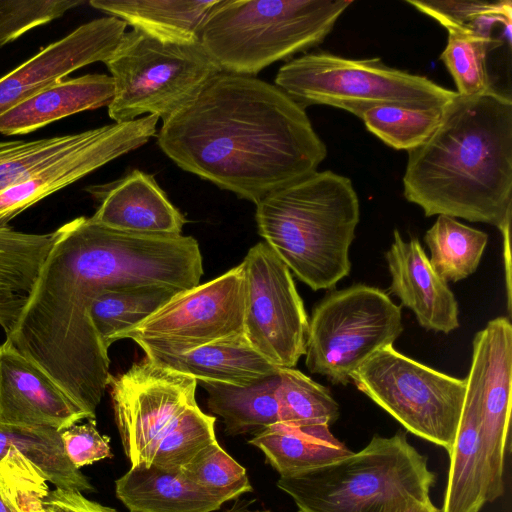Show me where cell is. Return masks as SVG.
I'll use <instances>...</instances> for the list:
<instances>
[{"mask_svg": "<svg viewBox=\"0 0 512 512\" xmlns=\"http://www.w3.org/2000/svg\"><path fill=\"white\" fill-rule=\"evenodd\" d=\"M183 290L165 285H140L104 291L90 307V321L103 347L120 339Z\"/></svg>", "mask_w": 512, "mask_h": 512, "instance_id": "cell-28", "label": "cell"}, {"mask_svg": "<svg viewBox=\"0 0 512 512\" xmlns=\"http://www.w3.org/2000/svg\"><path fill=\"white\" fill-rule=\"evenodd\" d=\"M97 128L33 141L0 142V193L24 182L48 162L91 140Z\"/></svg>", "mask_w": 512, "mask_h": 512, "instance_id": "cell-31", "label": "cell"}, {"mask_svg": "<svg viewBox=\"0 0 512 512\" xmlns=\"http://www.w3.org/2000/svg\"><path fill=\"white\" fill-rule=\"evenodd\" d=\"M436 477L427 457L407 440V433L374 435L361 451L294 476L277 487L299 512H383L405 497L427 499Z\"/></svg>", "mask_w": 512, "mask_h": 512, "instance_id": "cell-6", "label": "cell"}, {"mask_svg": "<svg viewBox=\"0 0 512 512\" xmlns=\"http://www.w3.org/2000/svg\"><path fill=\"white\" fill-rule=\"evenodd\" d=\"M159 119L156 115H147L98 127L91 140L48 162L24 182L0 193V226L8 225L45 197L146 144L157 135Z\"/></svg>", "mask_w": 512, "mask_h": 512, "instance_id": "cell-15", "label": "cell"}, {"mask_svg": "<svg viewBox=\"0 0 512 512\" xmlns=\"http://www.w3.org/2000/svg\"><path fill=\"white\" fill-rule=\"evenodd\" d=\"M117 498L130 512H212L224 503L179 471L151 464L131 467L115 481Z\"/></svg>", "mask_w": 512, "mask_h": 512, "instance_id": "cell-22", "label": "cell"}, {"mask_svg": "<svg viewBox=\"0 0 512 512\" xmlns=\"http://www.w3.org/2000/svg\"><path fill=\"white\" fill-rule=\"evenodd\" d=\"M429 262L445 281H459L474 273L488 242V235L456 218L438 215L424 236Z\"/></svg>", "mask_w": 512, "mask_h": 512, "instance_id": "cell-29", "label": "cell"}, {"mask_svg": "<svg viewBox=\"0 0 512 512\" xmlns=\"http://www.w3.org/2000/svg\"><path fill=\"white\" fill-rule=\"evenodd\" d=\"M282 477L294 476L343 459L353 452L327 425H271L248 441Z\"/></svg>", "mask_w": 512, "mask_h": 512, "instance_id": "cell-25", "label": "cell"}, {"mask_svg": "<svg viewBox=\"0 0 512 512\" xmlns=\"http://www.w3.org/2000/svg\"><path fill=\"white\" fill-rule=\"evenodd\" d=\"M85 413L9 341L0 344V423L61 431Z\"/></svg>", "mask_w": 512, "mask_h": 512, "instance_id": "cell-17", "label": "cell"}, {"mask_svg": "<svg viewBox=\"0 0 512 512\" xmlns=\"http://www.w3.org/2000/svg\"><path fill=\"white\" fill-rule=\"evenodd\" d=\"M351 0H219L199 44L221 71L256 76L322 43Z\"/></svg>", "mask_w": 512, "mask_h": 512, "instance_id": "cell-5", "label": "cell"}, {"mask_svg": "<svg viewBox=\"0 0 512 512\" xmlns=\"http://www.w3.org/2000/svg\"><path fill=\"white\" fill-rule=\"evenodd\" d=\"M444 107L378 106L366 110L360 119L367 130L386 145L409 151L422 145L433 134L441 122Z\"/></svg>", "mask_w": 512, "mask_h": 512, "instance_id": "cell-33", "label": "cell"}, {"mask_svg": "<svg viewBox=\"0 0 512 512\" xmlns=\"http://www.w3.org/2000/svg\"><path fill=\"white\" fill-rule=\"evenodd\" d=\"M0 512H12L0 497Z\"/></svg>", "mask_w": 512, "mask_h": 512, "instance_id": "cell-42", "label": "cell"}, {"mask_svg": "<svg viewBox=\"0 0 512 512\" xmlns=\"http://www.w3.org/2000/svg\"><path fill=\"white\" fill-rule=\"evenodd\" d=\"M156 136L182 170L255 205L327 155L303 106L276 85L223 71Z\"/></svg>", "mask_w": 512, "mask_h": 512, "instance_id": "cell-2", "label": "cell"}, {"mask_svg": "<svg viewBox=\"0 0 512 512\" xmlns=\"http://www.w3.org/2000/svg\"><path fill=\"white\" fill-rule=\"evenodd\" d=\"M275 85L304 108L327 105L359 118L378 106L440 108L457 95L425 76L390 67L377 57L351 59L324 51L288 61L279 68Z\"/></svg>", "mask_w": 512, "mask_h": 512, "instance_id": "cell-7", "label": "cell"}, {"mask_svg": "<svg viewBox=\"0 0 512 512\" xmlns=\"http://www.w3.org/2000/svg\"><path fill=\"white\" fill-rule=\"evenodd\" d=\"M99 202L91 219L113 230L159 236L182 235L185 216L170 202L153 175L139 169L88 188Z\"/></svg>", "mask_w": 512, "mask_h": 512, "instance_id": "cell-18", "label": "cell"}, {"mask_svg": "<svg viewBox=\"0 0 512 512\" xmlns=\"http://www.w3.org/2000/svg\"><path fill=\"white\" fill-rule=\"evenodd\" d=\"M219 0H91L89 5L166 43H199V32Z\"/></svg>", "mask_w": 512, "mask_h": 512, "instance_id": "cell-24", "label": "cell"}, {"mask_svg": "<svg viewBox=\"0 0 512 512\" xmlns=\"http://www.w3.org/2000/svg\"><path fill=\"white\" fill-rule=\"evenodd\" d=\"M278 371L281 423L298 427L330 426L338 419L339 405L325 386L294 367Z\"/></svg>", "mask_w": 512, "mask_h": 512, "instance_id": "cell-30", "label": "cell"}, {"mask_svg": "<svg viewBox=\"0 0 512 512\" xmlns=\"http://www.w3.org/2000/svg\"><path fill=\"white\" fill-rule=\"evenodd\" d=\"M114 83L106 74L60 79L0 116V133L8 136L36 131L67 116L108 106Z\"/></svg>", "mask_w": 512, "mask_h": 512, "instance_id": "cell-20", "label": "cell"}, {"mask_svg": "<svg viewBox=\"0 0 512 512\" xmlns=\"http://www.w3.org/2000/svg\"><path fill=\"white\" fill-rule=\"evenodd\" d=\"M197 384L192 376L147 356L124 373L110 374L107 388L131 467L152 464L169 428L186 409L197 405Z\"/></svg>", "mask_w": 512, "mask_h": 512, "instance_id": "cell-13", "label": "cell"}, {"mask_svg": "<svg viewBox=\"0 0 512 512\" xmlns=\"http://www.w3.org/2000/svg\"><path fill=\"white\" fill-rule=\"evenodd\" d=\"M44 507L47 512H118L86 498L79 491L61 488L50 490L44 499Z\"/></svg>", "mask_w": 512, "mask_h": 512, "instance_id": "cell-39", "label": "cell"}, {"mask_svg": "<svg viewBox=\"0 0 512 512\" xmlns=\"http://www.w3.org/2000/svg\"><path fill=\"white\" fill-rule=\"evenodd\" d=\"M127 24L105 16L82 24L0 78V116L77 69L111 56Z\"/></svg>", "mask_w": 512, "mask_h": 512, "instance_id": "cell-16", "label": "cell"}, {"mask_svg": "<svg viewBox=\"0 0 512 512\" xmlns=\"http://www.w3.org/2000/svg\"><path fill=\"white\" fill-rule=\"evenodd\" d=\"M383 512H441L430 498L405 497L390 502Z\"/></svg>", "mask_w": 512, "mask_h": 512, "instance_id": "cell-40", "label": "cell"}, {"mask_svg": "<svg viewBox=\"0 0 512 512\" xmlns=\"http://www.w3.org/2000/svg\"><path fill=\"white\" fill-rule=\"evenodd\" d=\"M466 387L476 400L486 469L487 502L504 492L512 388V326L508 318L490 320L473 339Z\"/></svg>", "mask_w": 512, "mask_h": 512, "instance_id": "cell-14", "label": "cell"}, {"mask_svg": "<svg viewBox=\"0 0 512 512\" xmlns=\"http://www.w3.org/2000/svg\"><path fill=\"white\" fill-rule=\"evenodd\" d=\"M406 3L435 19L446 30H459L486 38H494L492 30L501 25L511 39L512 2L500 1H421Z\"/></svg>", "mask_w": 512, "mask_h": 512, "instance_id": "cell-32", "label": "cell"}, {"mask_svg": "<svg viewBox=\"0 0 512 512\" xmlns=\"http://www.w3.org/2000/svg\"><path fill=\"white\" fill-rule=\"evenodd\" d=\"M441 512H480L487 479L480 438L478 408L467 389L453 448Z\"/></svg>", "mask_w": 512, "mask_h": 512, "instance_id": "cell-26", "label": "cell"}, {"mask_svg": "<svg viewBox=\"0 0 512 512\" xmlns=\"http://www.w3.org/2000/svg\"><path fill=\"white\" fill-rule=\"evenodd\" d=\"M84 3L82 0H0V49Z\"/></svg>", "mask_w": 512, "mask_h": 512, "instance_id": "cell-37", "label": "cell"}, {"mask_svg": "<svg viewBox=\"0 0 512 512\" xmlns=\"http://www.w3.org/2000/svg\"><path fill=\"white\" fill-rule=\"evenodd\" d=\"M241 264L245 338L274 366L294 367L305 354L309 320L291 271L265 241Z\"/></svg>", "mask_w": 512, "mask_h": 512, "instance_id": "cell-12", "label": "cell"}, {"mask_svg": "<svg viewBox=\"0 0 512 512\" xmlns=\"http://www.w3.org/2000/svg\"><path fill=\"white\" fill-rule=\"evenodd\" d=\"M249 501H241L235 503L231 508L227 509L224 512H269V511H262L257 509H250Z\"/></svg>", "mask_w": 512, "mask_h": 512, "instance_id": "cell-41", "label": "cell"}, {"mask_svg": "<svg viewBox=\"0 0 512 512\" xmlns=\"http://www.w3.org/2000/svg\"><path fill=\"white\" fill-rule=\"evenodd\" d=\"M56 232L29 299L6 337L85 413L95 419L110 359L90 321L104 291L140 285L186 290L203 275L198 242L110 229L78 217Z\"/></svg>", "mask_w": 512, "mask_h": 512, "instance_id": "cell-1", "label": "cell"}, {"mask_svg": "<svg viewBox=\"0 0 512 512\" xmlns=\"http://www.w3.org/2000/svg\"><path fill=\"white\" fill-rule=\"evenodd\" d=\"M244 300L240 263L211 281L177 293L119 340L131 339L144 352L178 354L241 336Z\"/></svg>", "mask_w": 512, "mask_h": 512, "instance_id": "cell-11", "label": "cell"}, {"mask_svg": "<svg viewBox=\"0 0 512 512\" xmlns=\"http://www.w3.org/2000/svg\"><path fill=\"white\" fill-rule=\"evenodd\" d=\"M151 360L190 375L197 382L247 385L278 373V368L255 351L244 335L168 354L144 352Z\"/></svg>", "mask_w": 512, "mask_h": 512, "instance_id": "cell-21", "label": "cell"}, {"mask_svg": "<svg viewBox=\"0 0 512 512\" xmlns=\"http://www.w3.org/2000/svg\"><path fill=\"white\" fill-rule=\"evenodd\" d=\"M350 380L407 431L450 454L464 405L466 378L432 369L391 345L375 352Z\"/></svg>", "mask_w": 512, "mask_h": 512, "instance_id": "cell-9", "label": "cell"}, {"mask_svg": "<svg viewBox=\"0 0 512 512\" xmlns=\"http://www.w3.org/2000/svg\"><path fill=\"white\" fill-rule=\"evenodd\" d=\"M216 418L198 405L186 409L160 440L152 464L166 471H179L200 450L217 441Z\"/></svg>", "mask_w": 512, "mask_h": 512, "instance_id": "cell-36", "label": "cell"}, {"mask_svg": "<svg viewBox=\"0 0 512 512\" xmlns=\"http://www.w3.org/2000/svg\"><path fill=\"white\" fill-rule=\"evenodd\" d=\"M385 256L390 291L402 306L413 311L420 326L445 334L459 327L457 300L447 281L431 266L417 238L405 241L394 230V241Z\"/></svg>", "mask_w": 512, "mask_h": 512, "instance_id": "cell-19", "label": "cell"}, {"mask_svg": "<svg viewBox=\"0 0 512 512\" xmlns=\"http://www.w3.org/2000/svg\"><path fill=\"white\" fill-rule=\"evenodd\" d=\"M198 383L208 394L209 410L223 419L228 435H254L271 425L281 423L279 371L247 385L211 381Z\"/></svg>", "mask_w": 512, "mask_h": 512, "instance_id": "cell-27", "label": "cell"}, {"mask_svg": "<svg viewBox=\"0 0 512 512\" xmlns=\"http://www.w3.org/2000/svg\"><path fill=\"white\" fill-rule=\"evenodd\" d=\"M255 219L264 241L311 289H330L349 274L360 205L348 177L315 171L258 202Z\"/></svg>", "mask_w": 512, "mask_h": 512, "instance_id": "cell-4", "label": "cell"}, {"mask_svg": "<svg viewBox=\"0 0 512 512\" xmlns=\"http://www.w3.org/2000/svg\"><path fill=\"white\" fill-rule=\"evenodd\" d=\"M114 96L115 123L156 115L163 123L189 105L221 69L199 43H166L133 29L104 63Z\"/></svg>", "mask_w": 512, "mask_h": 512, "instance_id": "cell-8", "label": "cell"}, {"mask_svg": "<svg viewBox=\"0 0 512 512\" xmlns=\"http://www.w3.org/2000/svg\"><path fill=\"white\" fill-rule=\"evenodd\" d=\"M56 232L26 233L0 226V327L14 329L53 245Z\"/></svg>", "mask_w": 512, "mask_h": 512, "instance_id": "cell-23", "label": "cell"}, {"mask_svg": "<svg viewBox=\"0 0 512 512\" xmlns=\"http://www.w3.org/2000/svg\"><path fill=\"white\" fill-rule=\"evenodd\" d=\"M403 193L427 217L447 215L499 230L510 225L511 98L493 87L457 94L433 134L408 151Z\"/></svg>", "mask_w": 512, "mask_h": 512, "instance_id": "cell-3", "label": "cell"}, {"mask_svg": "<svg viewBox=\"0 0 512 512\" xmlns=\"http://www.w3.org/2000/svg\"><path fill=\"white\" fill-rule=\"evenodd\" d=\"M447 44L440 59L450 72L456 85V93L473 96L492 88L486 57L491 49L503 42L459 30H448Z\"/></svg>", "mask_w": 512, "mask_h": 512, "instance_id": "cell-34", "label": "cell"}, {"mask_svg": "<svg viewBox=\"0 0 512 512\" xmlns=\"http://www.w3.org/2000/svg\"><path fill=\"white\" fill-rule=\"evenodd\" d=\"M181 472L189 481L224 503L253 490L246 469L217 441L200 450L181 468Z\"/></svg>", "mask_w": 512, "mask_h": 512, "instance_id": "cell-35", "label": "cell"}, {"mask_svg": "<svg viewBox=\"0 0 512 512\" xmlns=\"http://www.w3.org/2000/svg\"><path fill=\"white\" fill-rule=\"evenodd\" d=\"M86 420L59 431L66 455L77 469L112 457L110 438L100 434L95 419Z\"/></svg>", "mask_w": 512, "mask_h": 512, "instance_id": "cell-38", "label": "cell"}, {"mask_svg": "<svg viewBox=\"0 0 512 512\" xmlns=\"http://www.w3.org/2000/svg\"><path fill=\"white\" fill-rule=\"evenodd\" d=\"M403 331L401 307L382 290L356 284L326 295L309 321L305 364L346 385L351 374Z\"/></svg>", "mask_w": 512, "mask_h": 512, "instance_id": "cell-10", "label": "cell"}]
</instances>
